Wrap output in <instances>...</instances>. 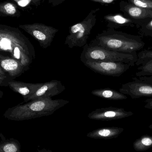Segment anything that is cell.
Masks as SVG:
<instances>
[{
    "label": "cell",
    "instance_id": "7a4b0ae2",
    "mask_svg": "<svg viewBox=\"0 0 152 152\" xmlns=\"http://www.w3.org/2000/svg\"><path fill=\"white\" fill-rule=\"evenodd\" d=\"M89 44L102 46L111 50L132 54L137 57V52L142 50L145 45L139 36L111 28H107L98 34Z\"/></svg>",
    "mask_w": 152,
    "mask_h": 152
},
{
    "label": "cell",
    "instance_id": "2e32d148",
    "mask_svg": "<svg viewBox=\"0 0 152 152\" xmlns=\"http://www.w3.org/2000/svg\"><path fill=\"white\" fill-rule=\"evenodd\" d=\"M0 152H21L19 142L13 138H6L2 134L0 141Z\"/></svg>",
    "mask_w": 152,
    "mask_h": 152
},
{
    "label": "cell",
    "instance_id": "277c9868",
    "mask_svg": "<svg viewBox=\"0 0 152 152\" xmlns=\"http://www.w3.org/2000/svg\"><path fill=\"white\" fill-rule=\"evenodd\" d=\"M137 59V57L130 54L121 53L108 50L104 47L93 46L87 44L83 47L80 56L82 63L86 61H113L129 64L134 66Z\"/></svg>",
    "mask_w": 152,
    "mask_h": 152
},
{
    "label": "cell",
    "instance_id": "5b68a950",
    "mask_svg": "<svg viewBox=\"0 0 152 152\" xmlns=\"http://www.w3.org/2000/svg\"><path fill=\"white\" fill-rule=\"evenodd\" d=\"M100 10V8L92 10L83 20L69 28L65 42L69 48H81L87 44L91 31L96 23L97 12Z\"/></svg>",
    "mask_w": 152,
    "mask_h": 152
},
{
    "label": "cell",
    "instance_id": "ac0fdd59",
    "mask_svg": "<svg viewBox=\"0 0 152 152\" xmlns=\"http://www.w3.org/2000/svg\"><path fill=\"white\" fill-rule=\"evenodd\" d=\"M135 151L142 152L147 151L152 147V136L144 135L137 139L133 144Z\"/></svg>",
    "mask_w": 152,
    "mask_h": 152
},
{
    "label": "cell",
    "instance_id": "d6a6232c",
    "mask_svg": "<svg viewBox=\"0 0 152 152\" xmlns=\"http://www.w3.org/2000/svg\"><path fill=\"white\" fill-rule=\"evenodd\" d=\"M0 1H1V0H0Z\"/></svg>",
    "mask_w": 152,
    "mask_h": 152
},
{
    "label": "cell",
    "instance_id": "4fadbf2b",
    "mask_svg": "<svg viewBox=\"0 0 152 152\" xmlns=\"http://www.w3.org/2000/svg\"><path fill=\"white\" fill-rule=\"evenodd\" d=\"M133 115L132 112L127 111L123 108L110 107L96 109L89 116L94 118L120 119Z\"/></svg>",
    "mask_w": 152,
    "mask_h": 152
},
{
    "label": "cell",
    "instance_id": "f546056e",
    "mask_svg": "<svg viewBox=\"0 0 152 152\" xmlns=\"http://www.w3.org/2000/svg\"><path fill=\"white\" fill-rule=\"evenodd\" d=\"M4 93L2 91H1L0 90V98H2L3 96Z\"/></svg>",
    "mask_w": 152,
    "mask_h": 152
},
{
    "label": "cell",
    "instance_id": "83f0119b",
    "mask_svg": "<svg viewBox=\"0 0 152 152\" xmlns=\"http://www.w3.org/2000/svg\"><path fill=\"white\" fill-rule=\"evenodd\" d=\"M138 78L141 80H144L148 82L152 85V76H144V77H138Z\"/></svg>",
    "mask_w": 152,
    "mask_h": 152
},
{
    "label": "cell",
    "instance_id": "6da1fadb",
    "mask_svg": "<svg viewBox=\"0 0 152 152\" xmlns=\"http://www.w3.org/2000/svg\"><path fill=\"white\" fill-rule=\"evenodd\" d=\"M5 53L28 69L35 58L32 43L17 28L0 24V53Z\"/></svg>",
    "mask_w": 152,
    "mask_h": 152
},
{
    "label": "cell",
    "instance_id": "d4e9b609",
    "mask_svg": "<svg viewBox=\"0 0 152 152\" xmlns=\"http://www.w3.org/2000/svg\"><path fill=\"white\" fill-rule=\"evenodd\" d=\"M66 1V0H49L48 3L50 4H51L53 6L56 7L63 3Z\"/></svg>",
    "mask_w": 152,
    "mask_h": 152
},
{
    "label": "cell",
    "instance_id": "ffe728a7",
    "mask_svg": "<svg viewBox=\"0 0 152 152\" xmlns=\"http://www.w3.org/2000/svg\"><path fill=\"white\" fill-rule=\"evenodd\" d=\"M137 59L135 63L136 66H140L146 61L152 60V50H144L137 54Z\"/></svg>",
    "mask_w": 152,
    "mask_h": 152
},
{
    "label": "cell",
    "instance_id": "9c48e42d",
    "mask_svg": "<svg viewBox=\"0 0 152 152\" xmlns=\"http://www.w3.org/2000/svg\"><path fill=\"white\" fill-rule=\"evenodd\" d=\"M119 7L125 16L142 25L152 18V10L137 7L125 1L120 2Z\"/></svg>",
    "mask_w": 152,
    "mask_h": 152
},
{
    "label": "cell",
    "instance_id": "f1b7e54d",
    "mask_svg": "<svg viewBox=\"0 0 152 152\" xmlns=\"http://www.w3.org/2000/svg\"><path fill=\"white\" fill-rule=\"evenodd\" d=\"M45 1L46 0H32V2L33 4L36 6H38L40 5L42 2H43Z\"/></svg>",
    "mask_w": 152,
    "mask_h": 152
},
{
    "label": "cell",
    "instance_id": "7c38bea8",
    "mask_svg": "<svg viewBox=\"0 0 152 152\" xmlns=\"http://www.w3.org/2000/svg\"><path fill=\"white\" fill-rule=\"evenodd\" d=\"M108 28L117 29L124 27L140 28V23L126 17L121 13L108 14L104 17Z\"/></svg>",
    "mask_w": 152,
    "mask_h": 152
},
{
    "label": "cell",
    "instance_id": "1f68e13d",
    "mask_svg": "<svg viewBox=\"0 0 152 152\" xmlns=\"http://www.w3.org/2000/svg\"><path fill=\"white\" fill-rule=\"evenodd\" d=\"M0 129H1V128H0ZM2 134L0 132V141H1V137Z\"/></svg>",
    "mask_w": 152,
    "mask_h": 152
},
{
    "label": "cell",
    "instance_id": "3957f363",
    "mask_svg": "<svg viewBox=\"0 0 152 152\" xmlns=\"http://www.w3.org/2000/svg\"><path fill=\"white\" fill-rule=\"evenodd\" d=\"M69 103L63 99L52 98L31 100L8 109L4 114L9 120L20 121L52 114L58 109Z\"/></svg>",
    "mask_w": 152,
    "mask_h": 152
},
{
    "label": "cell",
    "instance_id": "7402d4cb",
    "mask_svg": "<svg viewBox=\"0 0 152 152\" xmlns=\"http://www.w3.org/2000/svg\"><path fill=\"white\" fill-rule=\"evenodd\" d=\"M139 28L141 35L152 37V18L142 25Z\"/></svg>",
    "mask_w": 152,
    "mask_h": 152
},
{
    "label": "cell",
    "instance_id": "44dd1931",
    "mask_svg": "<svg viewBox=\"0 0 152 152\" xmlns=\"http://www.w3.org/2000/svg\"><path fill=\"white\" fill-rule=\"evenodd\" d=\"M131 4L140 8L152 10V0H127Z\"/></svg>",
    "mask_w": 152,
    "mask_h": 152
},
{
    "label": "cell",
    "instance_id": "d6986e66",
    "mask_svg": "<svg viewBox=\"0 0 152 152\" xmlns=\"http://www.w3.org/2000/svg\"><path fill=\"white\" fill-rule=\"evenodd\" d=\"M137 69L139 70L136 73V75L137 77L152 76V60L142 64Z\"/></svg>",
    "mask_w": 152,
    "mask_h": 152
},
{
    "label": "cell",
    "instance_id": "9a60e30c",
    "mask_svg": "<svg viewBox=\"0 0 152 152\" xmlns=\"http://www.w3.org/2000/svg\"><path fill=\"white\" fill-rule=\"evenodd\" d=\"M91 94L95 96L112 101L126 100L128 98L126 95L110 88L94 89L91 92Z\"/></svg>",
    "mask_w": 152,
    "mask_h": 152
},
{
    "label": "cell",
    "instance_id": "ba28073f",
    "mask_svg": "<svg viewBox=\"0 0 152 152\" xmlns=\"http://www.w3.org/2000/svg\"><path fill=\"white\" fill-rule=\"evenodd\" d=\"M133 79V81L122 84L119 92L132 99L152 97V84L136 77Z\"/></svg>",
    "mask_w": 152,
    "mask_h": 152
},
{
    "label": "cell",
    "instance_id": "8992f818",
    "mask_svg": "<svg viewBox=\"0 0 152 152\" xmlns=\"http://www.w3.org/2000/svg\"><path fill=\"white\" fill-rule=\"evenodd\" d=\"M19 28L26 31L39 42L42 48L46 49L50 46L59 30L42 23L20 25Z\"/></svg>",
    "mask_w": 152,
    "mask_h": 152
},
{
    "label": "cell",
    "instance_id": "5bb4252c",
    "mask_svg": "<svg viewBox=\"0 0 152 152\" xmlns=\"http://www.w3.org/2000/svg\"><path fill=\"white\" fill-rule=\"evenodd\" d=\"M42 84V83H26L11 80L8 82V86L12 91L21 95L24 98V102H26L27 99L37 91Z\"/></svg>",
    "mask_w": 152,
    "mask_h": 152
},
{
    "label": "cell",
    "instance_id": "30bf717a",
    "mask_svg": "<svg viewBox=\"0 0 152 152\" xmlns=\"http://www.w3.org/2000/svg\"><path fill=\"white\" fill-rule=\"evenodd\" d=\"M66 88L65 86L57 80L42 83V86L27 99L26 102L36 99L52 98L61 94Z\"/></svg>",
    "mask_w": 152,
    "mask_h": 152
},
{
    "label": "cell",
    "instance_id": "8fae6325",
    "mask_svg": "<svg viewBox=\"0 0 152 152\" xmlns=\"http://www.w3.org/2000/svg\"><path fill=\"white\" fill-rule=\"evenodd\" d=\"M0 66L12 80L19 77L28 70L17 60L1 53H0Z\"/></svg>",
    "mask_w": 152,
    "mask_h": 152
},
{
    "label": "cell",
    "instance_id": "4dcf8cb0",
    "mask_svg": "<svg viewBox=\"0 0 152 152\" xmlns=\"http://www.w3.org/2000/svg\"><path fill=\"white\" fill-rule=\"evenodd\" d=\"M149 128L151 129H152V124L149 126Z\"/></svg>",
    "mask_w": 152,
    "mask_h": 152
},
{
    "label": "cell",
    "instance_id": "52a82bcc",
    "mask_svg": "<svg viewBox=\"0 0 152 152\" xmlns=\"http://www.w3.org/2000/svg\"><path fill=\"white\" fill-rule=\"evenodd\" d=\"M83 63L95 73L112 77H120L131 67L127 63L113 61H86Z\"/></svg>",
    "mask_w": 152,
    "mask_h": 152
},
{
    "label": "cell",
    "instance_id": "cb8c5ba5",
    "mask_svg": "<svg viewBox=\"0 0 152 152\" xmlns=\"http://www.w3.org/2000/svg\"><path fill=\"white\" fill-rule=\"evenodd\" d=\"M94 2L102 4H110L114 3L118 0H89Z\"/></svg>",
    "mask_w": 152,
    "mask_h": 152
},
{
    "label": "cell",
    "instance_id": "603a6c76",
    "mask_svg": "<svg viewBox=\"0 0 152 152\" xmlns=\"http://www.w3.org/2000/svg\"><path fill=\"white\" fill-rule=\"evenodd\" d=\"M10 77L0 66V86H8V81L12 80Z\"/></svg>",
    "mask_w": 152,
    "mask_h": 152
},
{
    "label": "cell",
    "instance_id": "4316f807",
    "mask_svg": "<svg viewBox=\"0 0 152 152\" xmlns=\"http://www.w3.org/2000/svg\"><path fill=\"white\" fill-rule=\"evenodd\" d=\"M111 131L108 129H102L98 132L99 135L102 136L107 137L110 134Z\"/></svg>",
    "mask_w": 152,
    "mask_h": 152
},
{
    "label": "cell",
    "instance_id": "e0dca14e",
    "mask_svg": "<svg viewBox=\"0 0 152 152\" xmlns=\"http://www.w3.org/2000/svg\"><path fill=\"white\" fill-rule=\"evenodd\" d=\"M0 15L9 17H18L20 12L16 4L10 2L0 3Z\"/></svg>",
    "mask_w": 152,
    "mask_h": 152
},
{
    "label": "cell",
    "instance_id": "484cf974",
    "mask_svg": "<svg viewBox=\"0 0 152 152\" xmlns=\"http://www.w3.org/2000/svg\"><path fill=\"white\" fill-rule=\"evenodd\" d=\"M145 103L144 105L145 108L152 110V97L146 99L145 101Z\"/></svg>",
    "mask_w": 152,
    "mask_h": 152
}]
</instances>
